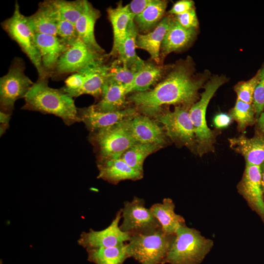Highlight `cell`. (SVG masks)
Segmentation results:
<instances>
[{"label": "cell", "mask_w": 264, "mask_h": 264, "mask_svg": "<svg viewBox=\"0 0 264 264\" xmlns=\"http://www.w3.org/2000/svg\"><path fill=\"white\" fill-rule=\"evenodd\" d=\"M121 209L123 220L120 228L131 236L149 233L161 228L150 209L146 207L143 198L134 197L132 201H125Z\"/></svg>", "instance_id": "10"}, {"label": "cell", "mask_w": 264, "mask_h": 264, "mask_svg": "<svg viewBox=\"0 0 264 264\" xmlns=\"http://www.w3.org/2000/svg\"><path fill=\"white\" fill-rule=\"evenodd\" d=\"M97 167V178L113 184L125 180H140L144 175L143 173L133 169L121 158L99 159Z\"/></svg>", "instance_id": "16"}, {"label": "cell", "mask_w": 264, "mask_h": 264, "mask_svg": "<svg viewBox=\"0 0 264 264\" xmlns=\"http://www.w3.org/2000/svg\"><path fill=\"white\" fill-rule=\"evenodd\" d=\"M214 246L212 240L186 225L176 232L163 264H201Z\"/></svg>", "instance_id": "4"}, {"label": "cell", "mask_w": 264, "mask_h": 264, "mask_svg": "<svg viewBox=\"0 0 264 264\" xmlns=\"http://www.w3.org/2000/svg\"><path fill=\"white\" fill-rule=\"evenodd\" d=\"M126 120L91 132L89 140L98 153L99 159L120 158L128 149L137 143L127 127Z\"/></svg>", "instance_id": "7"}, {"label": "cell", "mask_w": 264, "mask_h": 264, "mask_svg": "<svg viewBox=\"0 0 264 264\" xmlns=\"http://www.w3.org/2000/svg\"><path fill=\"white\" fill-rule=\"evenodd\" d=\"M138 34V27L134 20H132L127 28L125 40L118 51V59L115 61L118 64L136 72L145 63L136 52V42Z\"/></svg>", "instance_id": "25"}, {"label": "cell", "mask_w": 264, "mask_h": 264, "mask_svg": "<svg viewBox=\"0 0 264 264\" xmlns=\"http://www.w3.org/2000/svg\"><path fill=\"white\" fill-rule=\"evenodd\" d=\"M136 73L115 61L108 66L107 80L124 86L127 89L132 84Z\"/></svg>", "instance_id": "34"}, {"label": "cell", "mask_w": 264, "mask_h": 264, "mask_svg": "<svg viewBox=\"0 0 264 264\" xmlns=\"http://www.w3.org/2000/svg\"><path fill=\"white\" fill-rule=\"evenodd\" d=\"M25 69L23 60L15 57L7 73L0 78V111L11 115L16 100L24 98L33 85L34 82L25 74Z\"/></svg>", "instance_id": "8"}, {"label": "cell", "mask_w": 264, "mask_h": 264, "mask_svg": "<svg viewBox=\"0 0 264 264\" xmlns=\"http://www.w3.org/2000/svg\"><path fill=\"white\" fill-rule=\"evenodd\" d=\"M174 18L180 25L186 28L196 29L198 25V21L195 8L175 15Z\"/></svg>", "instance_id": "38"}, {"label": "cell", "mask_w": 264, "mask_h": 264, "mask_svg": "<svg viewBox=\"0 0 264 264\" xmlns=\"http://www.w3.org/2000/svg\"><path fill=\"white\" fill-rule=\"evenodd\" d=\"M237 188L249 207L264 219V198L260 166L245 164Z\"/></svg>", "instance_id": "13"}, {"label": "cell", "mask_w": 264, "mask_h": 264, "mask_svg": "<svg viewBox=\"0 0 264 264\" xmlns=\"http://www.w3.org/2000/svg\"><path fill=\"white\" fill-rule=\"evenodd\" d=\"M11 114H8L2 111L0 112V132L1 136L9 127Z\"/></svg>", "instance_id": "42"}, {"label": "cell", "mask_w": 264, "mask_h": 264, "mask_svg": "<svg viewBox=\"0 0 264 264\" xmlns=\"http://www.w3.org/2000/svg\"><path fill=\"white\" fill-rule=\"evenodd\" d=\"M196 34V29L184 28L173 18L162 43L160 61L170 53L186 47L194 41Z\"/></svg>", "instance_id": "20"}, {"label": "cell", "mask_w": 264, "mask_h": 264, "mask_svg": "<svg viewBox=\"0 0 264 264\" xmlns=\"http://www.w3.org/2000/svg\"><path fill=\"white\" fill-rule=\"evenodd\" d=\"M175 234H167L160 228L149 233L132 236L127 243L130 257L140 264H163Z\"/></svg>", "instance_id": "5"}, {"label": "cell", "mask_w": 264, "mask_h": 264, "mask_svg": "<svg viewBox=\"0 0 264 264\" xmlns=\"http://www.w3.org/2000/svg\"><path fill=\"white\" fill-rule=\"evenodd\" d=\"M1 25L34 66L38 72V79L48 80L50 77L43 67L36 43L35 33L28 25L26 17L21 13L18 1L15 2L12 16L2 22Z\"/></svg>", "instance_id": "6"}, {"label": "cell", "mask_w": 264, "mask_h": 264, "mask_svg": "<svg viewBox=\"0 0 264 264\" xmlns=\"http://www.w3.org/2000/svg\"><path fill=\"white\" fill-rule=\"evenodd\" d=\"M126 87L107 80L100 100L95 107L99 110L112 112L123 110L126 106Z\"/></svg>", "instance_id": "27"}, {"label": "cell", "mask_w": 264, "mask_h": 264, "mask_svg": "<svg viewBox=\"0 0 264 264\" xmlns=\"http://www.w3.org/2000/svg\"><path fill=\"white\" fill-rule=\"evenodd\" d=\"M50 1L63 19L75 24L84 11L86 0H50Z\"/></svg>", "instance_id": "33"}, {"label": "cell", "mask_w": 264, "mask_h": 264, "mask_svg": "<svg viewBox=\"0 0 264 264\" xmlns=\"http://www.w3.org/2000/svg\"><path fill=\"white\" fill-rule=\"evenodd\" d=\"M195 3L192 0H180L176 1L169 11L172 15H179L195 8Z\"/></svg>", "instance_id": "39"}, {"label": "cell", "mask_w": 264, "mask_h": 264, "mask_svg": "<svg viewBox=\"0 0 264 264\" xmlns=\"http://www.w3.org/2000/svg\"><path fill=\"white\" fill-rule=\"evenodd\" d=\"M152 0H133L128 5L133 18L141 14L150 4Z\"/></svg>", "instance_id": "40"}, {"label": "cell", "mask_w": 264, "mask_h": 264, "mask_svg": "<svg viewBox=\"0 0 264 264\" xmlns=\"http://www.w3.org/2000/svg\"><path fill=\"white\" fill-rule=\"evenodd\" d=\"M167 67L145 62L137 72L132 84L126 89L127 93L148 90L164 74Z\"/></svg>", "instance_id": "28"}, {"label": "cell", "mask_w": 264, "mask_h": 264, "mask_svg": "<svg viewBox=\"0 0 264 264\" xmlns=\"http://www.w3.org/2000/svg\"><path fill=\"white\" fill-rule=\"evenodd\" d=\"M135 114L136 110L133 108L112 112L99 110L94 105L78 108V116L80 122H83L90 132L113 126Z\"/></svg>", "instance_id": "14"}, {"label": "cell", "mask_w": 264, "mask_h": 264, "mask_svg": "<svg viewBox=\"0 0 264 264\" xmlns=\"http://www.w3.org/2000/svg\"><path fill=\"white\" fill-rule=\"evenodd\" d=\"M88 261L95 264H123L130 258L127 251V243L110 247L86 250Z\"/></svg>", "instance_id": "30"}, {"label": "cell", "mask_w": 264, "mask_h": 264, "mask_svg": "<svg viewBox=\"0 0 264 264\" xmlns=\"http://www.w3.org/2000/svg\"><path fill=\"white\" fill-rule=\"evenodd\" d=\"M163 147L157 144L137 143L128 149L121 156L131 167L143 173V163L150 154Z\"/></svg>", "instance_id": "31"}, {"label": "cell", "mask_w": 264, "mask_h": 264, "mask_svg": "<svg viewBox=\"0 0 264 264\" xmlns=\"http://www.w3.org/2000/svg\"><path fill=\"white\" fill-rule=\"evenodd\" d=\"M260 167L261 170L263 196L264 198V162L261 164Z\"/></svg>", "instance_id": "44"}, {"label": "cell", "mask_w": 264, "mask_h": 264, "mask_svg": "<svg viewBox=\"0 0 264 264\" xmlns=\"http://www.w3.org/2000/svg\"><path fill=\"white\" fill-rule=\"evenodd\" d=\"M150 209L167 234H176L180 227L186 225L184 218L175 213V204L170 198H164L161 203H154Z\"/></svg>", "instance_id": "26"}, {"label": "cell", "mask_w": 264, "mask_h": 264, "mask_svg": "<svg viewBox=\"0 0 264 264\" xmlns=\"http://www.w3.org/2000/svg\"><path fill=\"white\" fill-rule=\"evenodd\" d=\"M56 20L58 37L68 45L74 42L78 38L75 24L63 19L56 10Z\"/></svg>", "instance_id": "36"}, {"label": "cell", "mask_w": 264, "mask_h": 264, "mask_svg": "<svg viewBox=\"0 0 264 264\" xmlns=\"http://www.w3.org/2000/svg\"><path fill=\"white\" fill-rule=\"evenodd\" d=\"M0 264H2V261H1V260H0Z\"/></svg>", "instance_id": "45"}, {"label": "cell", "mask_w": 264, "mask_h": 264, "mask_svg": "<svg viewBox=\"0 0 264 264\" xmlns=\"http://www.w3.org/2000/svg\"><path fill=\"white\" fill-rule=\"evenodd\" d=\"M48 83V79H38L24 97L21 109L54 115L67 126L80 122L73 98L61 88L49 87Z\"/></svg>", "instance_id": "2"}, {"label": "cell", "mask_w": 264, "mask_h": 264, "mask_svg": "<svg viewBox=\"0 0 264 264\" xmlns=\"http://www.w3.org/2000/svg\"><path fill=\"white\" fill-rule=\"evenodd\" d=\"M105 57L106 55L93 52L78 38L62 54L51 78L60 79L64 76L77 72L89 65L104 61Z\"/></svg>", "instance_id": "11"}, {"label": "cell", "mask_w": 264, "mask_h": 264, "mask_svg": "<svg viewBox=\"0 0 264 264\" xmlns=\"http://www.w3.org/2000/svg\"><path fill=\"white\" fill-rule=\"evenodd\" d=\"M227 81V78L222 75L209 78L203 87L204 91L200 93L199 100L189 110L198 145V154L199 156L215 150L214 145L220 131L212 130L208 127L206 113L211 99Z\"/></svg>", "instance_id": "3"}, {"label": "cell", "mask_w": 264, "mask_h": 264, "mask_svg": "<svg viewBox=\"0 0 264 264\" xmlns=\"http://www.w3.org/2000/svg\"><path fill=\"white\" fill-rule=\"evenodd\" d=\"M228 141L230 147L243 156L245 164L260 166L264 162V135L255 132L248 138L242 134Z\"/></svg>", "instance_id": "18"}, {"label": "cell", "mask_w": 264, "mask_h": 264, "mask_svg": "<svg viewBox=\"0 0 264 264\" xmlns=\"http://www.w3.org/2000/svg\"><path fill=\"white\" fill-rule=\"evenodd\" d=\"M167 4L166 0H152L146 9L134 19L138 30L144 32L152 31L163 19Z\"/></svg>", "instance_id": "29"}, {"label": "cell", "mask_w": 264, "mask_h": 264, "mask_svg": "<svg viewBox=\"0 0 264 264\" xmlns=\"http://www.w3.org/2000/svg\"><path fill=\"white\" fill-rule=\"evenodd\" d=\"M232 120L229 114L220 112L214 116L213 123L216 129L220 130L228 127L231 124Z\"/></svg>", "instance_id": "41"}, {"label": "cell", "mask_w": 264, "mask_h": 264, "mask_svg": "<svg viewBox=\"0 0 264 264\" xmlns=\"http://www.w3.org/2000/svg\"><path fill=\"white\" fill-rule=\"evenodd\" d=\"M79 71L84 75L85 80L78 97L89 94L95 98H100L107 79L108 65H105L104 61H99L89 65Z\"/></svg>", "instance_id": "23"}, {"label": "cell", "mask_w": 264, "mask_h": 264, "mask_svg": "<svg viewBox=\"0 0 264 264\" xmlns=\"http://www.w3.org/2000/svg\"><path fill=\"white\" fill-rule=\"evenodd\" d=\"M173 19L170 16L164 17L159 24L147 34L137 35L136 47L146 51L151 58L159 65L162 42Z\"/></svg>", "instance_id": "22"}, {"label": "cell", "mask_w": 264, "mask_h": 264, "mask_svg": "<svg viewBox=\"0 0 264 264\" xmlns=\"http://www.w3.org/2000/svg\"><path fill=\"white\" fill-rule=\"evenodd\" d=\"M122 219V209L118 210L110 223L106 228L96 231L90 229L82 232L77 240L78 244L86 250L119 246L130 240V234L122 231L119 226Z\"/></svg>", "instance_id": "12"}, {"label": "cell", "mask_w": 264, "mask_h": 264, "mask_svg": "<svg viewBox=\"0 0 264 264\" xmlns=\"http://www.w3.org/2000/svg\"><path fill=\"white\" fill-rule=\"evenodd\" d=\"M27 22L35 33L58 37L56 10L50 0L39 3L36 12L26 17Z\"/></svg>", "instance_id": "24"}, {"label": "cell", "mask_w": 264, "mask_h": 264, "mask_svg": "<svg viewBox=\"0 0 264 264\" xmlns=\"http://www.w3.org/2000/svg\"><path fill=\"white\" fill-rule=\"evenodd\" d=\"M189 110L180 106H175L173 111L162 112L156 118L163 124L166 134L175 143L185 146L198 154V145Z\"/></svg>", "instance_id": "9"}, {"label": "cell", "mask_w": 264, "mask_h": 264, "mask_svg": "<svg viewBox=\"0 0 264 264\" xmlns=\"http://www.w3.org/2000/svg\"><path fill=\"white\" fill-rule=\"evenodd\" d=\"M228 114L233 120L236 122L237 129L240 132H244L248 127L255 124L256 121L253 104L244 102L238 98Z\"/></svg>", "instance_id": "32"}, {"label": "cell", "mask_w": 264, "mask_h": 264, "mask_svg": "<svg viewBox=\"0 0 264 264\" xmlns=\"http://www.w3.org/2000/svg\"><path fill=\"white\" fill-rule=\"evenodd\" d=\"M107 12L113 34L112 47L109 56L117 57L118 51L125 40L129 22L134 19L130 11L129 5H123L121 1H119L115 8H108Z\"/></svg>", "instance_id": "21"}, {"label": "cell", "mask_w": 264, "mask_h": 264, "mask_svg": "<svg viewBox=\"0 0 264 264\" xmlns=\"http://www.w3.org/2000/svg\"><path fill=\"white\" fill-rule=\"evenodd\" d=\"M100 15V12L86 0L84 11L75 25L78 38L93 52L104 56L105 51L97 43L94 35L95 24Z\"/></svg>", "instance_id": "19"}, {"label": "cell", "mask_w": 264, "mask_h": 264, "mask_svg": "<svg viewBox=\"0 0 264 264\" xmlns=\"http://www.w3.org/2000/svg\"><path fill=\"white\" fill-rule=\"evenodd\" d=\"M261 78L260 69L250 79L238 82L234 87L237 98L249 104H252L256 88Z\"/></svg>", "instance_id": "35"}, {"label": "cell", "mask_w": 264, "mask_h": 264, "mask_svg": "<svg viewBox=\"0 0 264 264\" xmlns=\"http://www.w3.org/2000/svg\"><path fill=\"white\" fill-rule=\"evenodd\" d=\"M191 58L173 65L166 77L154 88L135 92L128 98L143 115L156 117L163 107L174 105L190 109L200 97L198 91L210 78L209 72L195 74Z\"/></svg>", "instance_id": "1"}, {"label": "cell", "mask_w": 264, "mask_h": 264, "mask_svg": "<svg viewBox=\"0 0 264 264\" xmlns=\"http://www.w3.org/2000/svg\"><path fill=\"white\" fill-rule=\"evenodd\" d=\"M126 122L137 143L161 145L166 143V133L149 116L136 114L126 119Z\"/></svg>", "instance_id": "15"}, {"label": "cell", "mask_w": 264, "mask_h": 264, "mask_svg": "<svg viewBox=\"0 0 264 264\" xmlns=\"http://www.w3.org/2000/svg\"><path fill=\"white\" fill-rule=\"evenodd\" d=\"M256 132L264 135V110L256 118Z\"/></svg>", "instance_id": "43"}, {"label": "cell", "mask_w": 264, "mask_h": 264, "mask_svg": "<svg viewBox=\"0 0 264 264\" xmlns=\"http://www.w3.org/2000/svg\"><path fill=\"white\" fill-rule=\"evenodd\" d=\"M35 40L43 67L51 77L59 60L69 45L58 37L51 35L35 33Z\"/></svg>", "instance_id": "17"}, {"label": "cell", "mask_w": 264, "mask_h": 264, "mask_svg": "<svg viewBox=\"0 0 264 264\" xmlns=\"http://www.w3.org/2000/svg\"><path fill=\"white\" fill-rule=\"evenodd\" d=\"M260 71L261 78L254 93L253 103L256 118L264 110V63Z\"/></svg>", "instance_id": "37"}]
</instances>
